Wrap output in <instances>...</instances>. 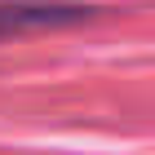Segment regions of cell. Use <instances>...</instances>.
Here are the masks:
<instances>
[{
	"label": "cell",
	"instance_id": "1",
	"mask_svg": "<svg viewBox=\"0 0 155 155\" xmlns=\"http://www.w3.org/2000/svg\"><path fill=\"white\" fill-rule=\"evenodd\" d=\"M89 9L80 5H49V0H0V40L27 36V31H45L58 22H75Z\"/></svg>",
	"mask_w": 155,
	"mask_h": 155
}]
</instances>
